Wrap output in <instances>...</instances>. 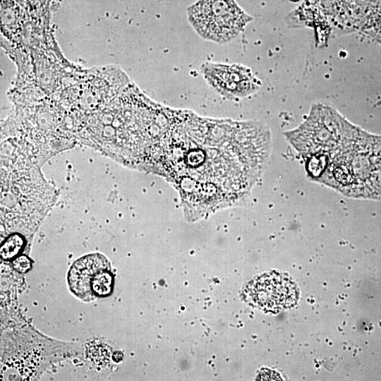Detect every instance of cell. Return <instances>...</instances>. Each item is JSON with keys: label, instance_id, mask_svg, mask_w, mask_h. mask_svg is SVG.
Returning <instances> with one entry per match:
<instances>
[{"label": "cell", "instance_id": "277c9868", "mask_svg": "<svg viewBox=\"0 0 381 381\" xmlns=\"http://www.w3.org/2000/svg\"><path fill=\"white\" fill-rule=\"evenodd\" d=\"M68 282L75 296L84 301H92L111 294L114 276L107 258L95 253L85 255L73 264Z\"/></svg>", "mask_w": 381, "mask_h": 381}, {"label": "cell", "instance_id": "3957f363", "mask_svg": "<svg viewBox=\"0 0 381 381\" xmlns=\"http://www.w3.org/2000/svg\"><path fill=\"white\" fill-rule=\"evenodd\" d=\"M186 12L195 32L217 44L231 42L252 20L235 0H197Z\"/></svg>", "mask_w": 381, "mask_h": 381}, {"label": "cell", "instance_id": "ba28073f", "mask_svg": "<svg viewBox=\"0 0 381 381\" xmlns=\"http://www.w3.org/2000/svg\"><path fill=\"white\" fill-rule=\"evenodd\" d=\"M13 268L18 272L25 273L31 269L30 260L25 255H20L13 261Z\"/></svg>", "mask_w": 381, "mask_h": 381}, {"label": "cell", "instance_id": "8992f818", "mask_svg": "<svg viewBox=\"0 0 381 381\" xmlns=\"http://www.w3.org/2000/svg\"><path fill=\"white\" fill-rule=\"evenodd\" d=\"M246 294L253 305L272 313L292 307L298 296V289L291 279L276 272L255 278L247 286Z\"/></svg>", "mask_w": 381, "mask_h": 381}, {"label": "cell", "instance_id": "7a4b0ae2", "mask_svg": "<svg viewBox=\"0 0 381 381\" xmlns=\"http://www.w3.org/2000/svg\"><path fill=\"white\" fill-rule=\"evenodd\" d=\"M353 125L335 109L316 104L301 124L284 135L303 158L307 171L316 177H321L328 157Z\"/></svg>", "mask_w": 381, "mask_h": 381}, {"label": "cell", "instance_id": "5b68a950", "mask_svg": "<svg viewBox=\"0 0 381 381\" xmlns=\"http://www.w3.org/2000/svg\"><path fill=\"white\" fill-rule=\"evenodd\" d=\"M200 71L206 83L228 99L246 97L262 85L251 69L239 64L205 61L201 64Z\"/></svg>", "mask_w": 381, "mask_h": 381}, {"label": "cell", "instance_id": "6da1fadb", "mask_svg": "<svg viewBox=\"0 0 381 381\" xmlns=\"http://www.w3.org/2000/svg\"><path fill=\"white\" fill-rule=\"evenodd\" d=\"M318 183L348 198L380 199L381 135L353 127L329 155Z\"/></svg>", "mask_w": 381, "mask_h": 381}, {"label": "cell", "instance_id": "52a82bcc", "mask_svg": "<svg viewBox=\"0 0 381 381\" xmlns=\"http://www.w3.org/2000/svg\"><path fill=\"white\" fill-rule=\"evenodd\" d=\"M24 246L23 238L18 234L9 236L1 247V258L4 260H11L16 256Z\"/></svg>", "mask_w": 381, "mask_h": 381}]
</instances>
